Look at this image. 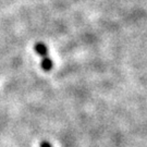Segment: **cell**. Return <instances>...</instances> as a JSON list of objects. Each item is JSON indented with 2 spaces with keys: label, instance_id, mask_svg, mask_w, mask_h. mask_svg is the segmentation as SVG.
Segmentation results:
<instances>
[{
  "label": "cell",
  "instance_id": "obj_1",
  "mask_svg": "<svg viewBox=\"0 0 147 147\" xmlns=\"http://www.w3.org/2000/svg\"><path fill=\"white\" fill-rule=\"evenodd\" d=\"M34 49L42 57V60L49 58V56H48V48L44 42H37L36 45L34 46Z\"/></svg>",
  "mask_w": 147,
  "mask_h": 147
},
{
  "label": "cell",
  "instance_id": "obj_2",
  "mask_svg": "<svg viewBox=\"0 0 147 147\" xmlns=\"http://www.w3.org/2000/svg\"><path fill=\"white\" fill-rule=\"evenodd\" d=\"M40 147H53V146H51V144L49 142H46V141H45V142H42Z\"/></svg>",
  "mask_w": 147,
  "mask_h": 147
}]
</instances>
